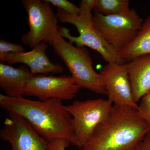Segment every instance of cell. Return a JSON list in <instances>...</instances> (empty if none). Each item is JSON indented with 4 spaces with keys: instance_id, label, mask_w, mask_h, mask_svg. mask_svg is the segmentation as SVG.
<instances>
[{
    "instance_id": "10",
    "label": "cell",
    "mask_w": 150,
    "mask_h": 150,
    "mask_svg": "<svg viewBox=\"0 0 150 150\" xmlns=\"http://www.w3.org/2000/svg\"><path fill=\"white\" fill-rule=\"evenodd\" d=\"M108 100L113 105H126L137 109L128 74L127 63H108L100 70Z\"/></svg>"
},
{
    "instance_id": "15",
    "label": "cell",
    "mask_w": 150,
    "mask_h": 150,
    "mask_svg": "<svg viewBox=\"0 0 150 150\" xmlns=\"http://www.w3.org/2000/svg\"><path fill=\"white\" fill-rule=\"evenodd\" d=\"M129 0H96L93 10L105 16L115 15L130 10Z\"/></svg>"
},
{
    "instance_id": "9",
    "label": "cell",
    "mask_w": 150,
    "mask_h": 150,
    "mask_svg": "<svg viewBox=\"0 0 150 150\" xmlns=\"http://www.w3.org/2000/svg\"><path fill=\"white\" fill-rule=\"evenodd\" d=\"M8 114L0 138L9 143L10 150H50L47 142L24 118L15 113Z\"/></svg>"
},
{
    "instance_id": "16",
    "label": "cell",
    "mask_w": 150,
    "mask_h": 150,
    "mask_svg": "<svg viewBox=\"0 0 150 150\" xmlns=\"http://www.w3.org/2000/svg\"><path fill=\"white\" fill-rule=\"evenodd\" d=\"M140 100L137 108L138 113L150 128V91L144 96Z\"/></svg>"
},
{
    "instance_id": "3",
    "label": "cell",
    "mask_w": 150,
    "mask_h": 150,
    "mask_svg": "<svg viewBox=\"0 0 150 150\" xmlns=\"http://www.w3.org/2000/svg\"><path fill=\"white\" fill-rule=\"evenodd\" d=\"M79 15L70 14L61 9L58 8V19L63 23H70L74 25L79 35L75 37L71 35L68 28H59V34L63 38H67L69 42L75 43L78 47L88 46L99 53L108 63L125 64L126 61L121 54L104 40L96 27L94 21L92 10L81 1L79 6Z\"/></svg>"
},
{
    "instance_id": "6",
    "label": "cell",
    "mask_w": 150,
    "mask_h": 150,
    "mask_svg": "<svg viewBox=\"0 0 150 150\" xmlns=\"http://www.w3.org/2000/svg\"><path fill=\"white\" fill-rule=\"evenodd\" d=\"M112 103L99 98L76 100L65 108L72 117V123L77 146L81 148L88 142L97 127L107 117Z\"/></svg>"
},
{
    "instance_id": "18",
    "label": "cell",
    "mask_w": 150,
    "mask_h": 150,
    "mask_svg": "<svg viewBox=\"0 0 150 150\" xmlns=\"http://www.w3.org/2000/svg\"><path fill=\"white\" fill-rule=\"evenodd\" d=\"M25 48L21 44L11 43L2 39L0 40V56L9 54L25 52Z\"/></svg>"
},
{
    "instance_id": "8",
    "label": "cell",
    "mask_w": 150,
    "mask_h": 150,
    "mask_svg": "<svg viewBox=\"0 0 150 150\" xmlns=\"http://www.w3.org/2000/svg\"><path fill=\"white\" fill-rule=\"evenodd\" d=\"M81 88L71 76L34 75L28 82L25 95L35 97L39 100L50 99L70 100Z\"/></svg>"
},
{
    "instance_id": "11",
    "label": "cell",
    "mask_w": 150,
    "mask_h": 150,
    "mask_svg": "<svg viewBox=\"0 0 150 150\" xmlns=\"http://www.w3.org/2000/svg\"><path fill=\"white\" fill-rule=\"evenodd\" d=\"M48 43L42 42L29 52L9 54L0 56L1 63L6 62L8 65L23 64L26 65L33 74H56L63 72L60 64H54L50 61L46 52Z\"/></svg>"
},
{
    "instance_id": "2",
    "label": "cell",
    "mask_w": 150,
    "mask_h": 150,
    "mask_svg": "<svg viewBox=\"0 0 150 150\" xmlns=\"http://www.w3.org/2000/svg\"><path fill=\"white\" fill-rule=\"evenodd\" d=\"M150 132L149 126L140 117L137 109L113 105L81 150H136Z\"/></svg>"
},
{
    "instance_id": "13",
    "label": "cell",
    "mask_w": 150,
    "mask_h": 150,
    "mask_svg": "<svg viewBox=\"0 0 150 150\" xmlns=\"http://www.w3.org/2000/svg\"><path fill=\"white\" fill-rule=\"evenodd\" d=\"M33 76L24 65L15 68L0 64V87L10 97L25 95L28 82Z\"/></svg>"
},
{
    "instance_id": "1",
    "label": "cell",
    "mask_w": 150,
    "mask_h": 150,
    "mask_svg": "<svg viewBox=\"0 0 150 150\" xmlns=\"http://www.w3.org/2000/svg\"><path fill=\"white\" fill-rule=\"evenodd\" d=\"M0 105L7 113L24 118L46 142L62 139L77 146L71 116L60 100H35L1 94Z\"/></svg>"
},
{
    "instance_id": "12",
    "label": "cell",
    "mask_w": 150,
    "mask_h": 150,
    "mask_svg": "<svg viewBox=\"0 0 150 150\" xmlns=\"http://www.w3.org/2000/svg\"><path fill=\"white\" fill-rule=\"evenodd\" d=\"M134 100L137 103L150 91V54H143L127 63Z\"/></svg>"
},
{
    "instance_id": "14",
    "label": "cell",
    "mask_w": 150,
    "mask_h": 150,
    "mask_svg": "<svg viewBox=\"0 0 150 150\" xmlns=\"http://www.w3.org/2000/svg\"><path fill=\"white\" fill-rule=\"evenodd\" d=\"M120 54L126 62L143 54H150V16L144 21L134 41Z\"/></svg>"
},
{
    "instance_id": "19",
    "label": "cell",
    "mask_w": 150,
    "mask_h": 150,
    "mask_svg": "<svg viewBox=\"0 0 150 150\" xmlns=\"http://www.w3.org/2000/svg\"><path fill=\"white\" fill-rule=\"evenodd\" d=\"M47 143L50 150H66L70 145L68 141L62 139H56Z\"/></svg>"
},
{
    "instance_id": "7",
    "label": "cell",
    "mask_w": 150,
    "mask_h": 150,
    "mask_svg": "<svg viewBox=\"0 0 150 150\" xmlns=\"http://www.w3.org/2000/svg\"><path fill=\"white\" fill-rule=\"evenodd\" d=\"M30 30L22 36L25 45L33 48L42 42L50 44L59 34L58 15L46 0H22Z\"/></svg>"
},
{
    "instance_id": "5",
    "label": "cell",
    "mask_w": 150,
    "mask_h": 150,
    "mask_svg": "<svg viewBox=\"0 0 150 150\" xmlns=\"http://www.w3.org/2000/svg\"><path fill=\"white\" fill-rule=\"evenodd\" d=\"M93 17L104 40L120 53L136 38L144 22L134 8L115 15L95 12Z\"/></svg>"
},
{
    "instance_id": "17",
    "label": "cell",
    "mask_w": 150,
    "mask_h": 150,
    "mask_svg": "<svg viewBox=\"0 0 150 150\" xmlns=\"http://www.w3.org/2000/svg\"><path fill=\"white\" fill-rule=\"evenodd\" d=\"M52 6L57 7L67 13L72 15H79L81 9L79 7L67 0H46Z\"/></svg>"
},
{
    "instance_id": "20",
    "label": "cell",
    "mask_w": 150,
    "mask_h": 150,
    "mask_svg": "<svg viewBox=\"0 0 150 150\" xmlns=\"http://www.w3.org/2000/svg\"><path fill=\"white\" fill-rule=\"evenodd\" d=\"M136 150H150V132L140 142Z\"/></svg>"
},
{
    "instance_id": "4",
    "label": "cell",
    "mask_w": 150,
    "mask_h": 150,
    "mask_svg": "<svg viewBox=\"0 0 150 150\" xmlns=\"http://www.w3.org/2000/svg\"><path fill=\"white\" fill-rule=\"evenodd\" d=\"M49 45L53 47L55 53L64 62L75 82L81 88L106 95L102 78L94 69L91 56L86 48L74 46L59 33Z\"/></svg>"
}]
</instances>
